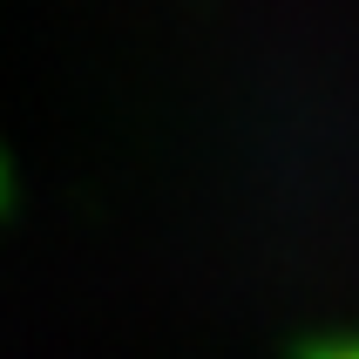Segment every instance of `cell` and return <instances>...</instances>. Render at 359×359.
<instances>
[{
	"instance_id": "1",
	"label": "cell",
	"mask_w": 359,
	"mask_h": 359,
	"mask_svg": "<svg viewBox=\"0 0 359 359\" xmlns=\"http://www.w3.org/2000/svg\"><path fill=\"white\" fill-rule=\"evenodd\" d=\"M7 190H14V177H7V156H0V210H7Z\"/></svg>"
}]
</instances>
